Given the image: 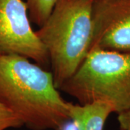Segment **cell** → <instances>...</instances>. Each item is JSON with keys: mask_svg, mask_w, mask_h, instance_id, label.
<instances>
[{"mask_svg": "<svg viewBox=\"0 0 130 130\" xmlns=\"http://www.w3.org/2000/svg\"><path fill=\"white\" fill-rule=\"evenodd\" d=\"M92 1H94V0H92Z\"/></svg>", "mask_w": 130, "mask_h": 130, "instance_id": "11", "label": "cell"}, {"mask_svg": "<svg viewBox=\"0 0 130 130\" xmlns=\"http://www.w3.org/2000/svg\"><path fill=\"white\" fill-rule=\"evenodd\" d=\"M23 126L18 117L0 102V130L16 129Z\"/></svg>", "mask_w": 130, "mask_h": 130, "instance_id": "8", "label": "cell"}, {"mask_svg": "<svg viewBox=\"0 0 130 130\" xmlns=\"http://www.w3.org/2000/svg\"><path fill=\"white\" fill-rule=\"evenodd\" d=\"M58 130H66L64 129V126H63V127H61V129H59Z\"/></svg>", "mask_w": 130, "mask_h": 130, "instance_id": "10", "label": "cell"}, {"mask_svg": "<svg viewBox=\"0 0 130 130\" xmlns=\"http://www.w3.org/2000/svg\"><path fill=\"white\" fill-rule=\"evenodd\" d=\"M117 119L120 130H130V108L118 113Z\"/></svg>", "mask_w": 130, "mask_h": 130, "instance_id": "9", "label": "cell"}, {"mask_svg": "<svg viewBox=\"0 0 130 130\" xmlns=\"http://www.w3.org/2000/svg\"><path fill=\"white\" fill-rule=\"evenodd\" d=\"M92 0H57L44 24L36 31L46 49L56 88L75 74L90 51Z\"/></svg>", "mask_w": 130, "mask_h": 130, "instance_id": "2", "label": "cell"}, {"mask_svg": "<svg viewBox=\"0 0 130 130\" xmlns=\"http://www.w3.org/2000/svg\"><path fill=\"white\" fill-rule=\"evenodd\" d=\"M59 90L79 104L105 102L117 114L130 108V52L93 49Z\"/></svg>", "mask_w": 130, "mask_h": 130, "instance_id": "3", "label": "cell"}, {"mask_svg": "<svg viewBox=\"0 0 130 130\" xmlns=\"http://www.w3.org/2000/svg\"><path fill=\"white\" fill-rule=\"evenodd\" d=\"M30 23L24 0H0V54L24 56L47 70L48 52Z\"/></svg>", "mask_w": 130, "mask_h": 130, "instance_id": "4", "label": "cell"}, {"mask_svg": "<svg viewBox=\"0 0 130 130\" xmlns=\"http://www.w3.org/2000/svg\"><path fill=\"white\" fill-rule=\"evenodd\" d=\"M31 23L39 28L46 21L57 0H25Z\"/></svg>", "mask_w": 130, "mask_h": 130, "instance_id": "7", "label": "cell"}, {"mask_svg": "<svg viewBox=\"0 0 130 130\" xmlns=\"http://www.w3.org/2000/svg\"><path fill=\"white\" fill-rule=\"evenodd\" d=\"M92 23L90 51L130 52V0H94Z\"/></svg>", "mask_w": 130, "mask_h": 130, "instance_id": "5", "label": "cell"}, {"mask_svg": "<svg viewBox=\"0 0 130 130\" xmlns=\"http://www.w3.org/2000/svg\"><path fill=\"white\" fill-rule=\"evenodd\" d=\"M114 113L111 105L105 102L74 104L70 107V119L77 130H103L108 117Z\"/></svg>", "mask_w": 130, "mask_h": 130, "instance_id": "6", "label": "cell"}, {"mask_svg": "<svg viewBox=\"0 0 130 130\" xmlns=\"http://www.w3.org/2000/svg\"><path fill=\"white\" fill-rule=\"evenodd\" d=\"M51 72L18 55L0 54V102L31 130H58L70 119V107Z\"/></svg>", "mask_w": 130, "mask_h": 130, "instance_id": "1", "label": "cell"}]
</instances>
